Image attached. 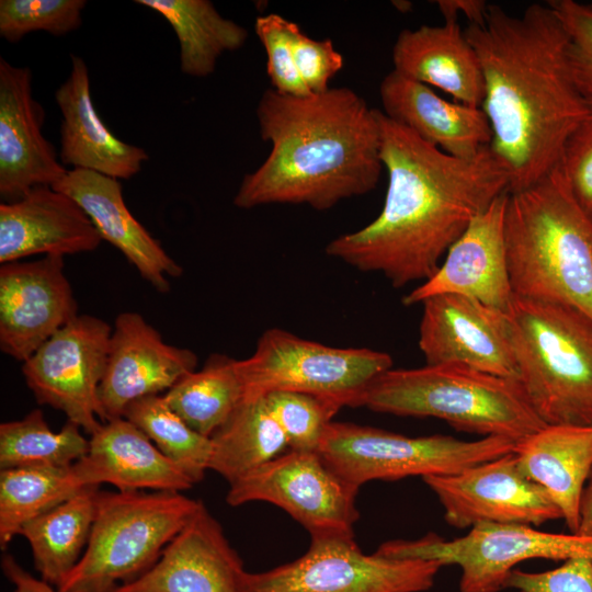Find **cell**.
Segmentation results:
<instances>
[{
	"label": "cell",
	"mask_w": 592,
	"mask_h": 592,
	"mask_svg": "<svg viewBox=\"0 0 592 592\" xmlns=\"http://www.w3.org/2000/svg\"><path fill=\"white\" fill-rule=\"evenodd\" d=\"M358 489L333 473L317 452L287 449L229 485L231 506L272 503L305 527L310 536L351 535L358 520Z\"/></svg>",
	"instance_id": "obj_12"
},
{
	"label": "cell",
	"mask_w": 592,
	"mask_h": 592,
	"mask_svg": "<svg viewBox=\"0 0 592 592\" xmlns=\"http://www.w3.org/2000/svg\"><path fill=\"white\" fill-rule=\"evenodd\" d=\"M569 38V65L577 88L592 109V3L550 0Z\"/></svg>",
	"instance_id": "obj_38"
},
{
	"label": "cell",
	"mask_w": 592,
	"mask_h": 592,
	"mask_svg": "<svg viewBox=\"0 0 592 592\" xmlns=\"http://www.w3.org/2000/svg\"><path fill=\"white\" fill-rule=\"evenodd\" d=\"M392 5L400 12H409L412 8V3L409 1H392Z\"/></svg>",
	"instance_id": "obj_45"
},
{
	"label": "cell",
	"mask_w": 592,
	"mask_h": 592,
	"mask_svg": "<svg viewBox=\"0 0 592 592\" xmlns=\"http://www.w3.org/2000/svg\"><path fill=\"white\" fill-rule=\"evenodd\" d=\"M435 4L444 22H458L464 15L469 24L483 26L486 24L489 5L485 0H437Z\"/></svg>",
	"instance_id": "obj_42"
},
{
	"label": "cell",
	"mask_w": 592,
	"mask_h": 592,
	"mask_svg": "<svg viewBox=\"0 0 592 592\" xmlns=\"http://www.w3.org/2000/svg\"><path fill=\"white\" fill-rule=\"evenodd\" d=\"M505 589L517 592H592V558L567 559L561 566L542 572L514 569Z\"/></svg>",
	"instance_id": "obj_40"
},
{
	"label": "cell",
	"mask_w": 592,
	"mask_h": 592,
	"mask_svg": "<svg viewBox=\"0 0 592 592\" xmlns=\"http://www.w3.org/2000/svg\"><path fill=\"white\" fill-rule=\"evenodd\" d=\"M81 428L67 421L58 432L35 409L24 418L0 424V467L68 468L89 451Z\"/></svg>",
	"instance_id": "obj_33"
},
{
	"label": "cell",
	"mask_w": 592,
	"mask_h": 592,
	"mask_svg": "<svg viewBox=\"0 0 592 592\" xmlns=\"http://www.w3.org/2000/svg\"><path fill=\"white\" fill-rule=\"evenodd\" d=\"M295 22L270 13L255 19L254 31L266 54V73L272 89L285 95L306 96L310 91L304 83L294 56Z\"/></svg>",
	"instance_id": "obj_37"
},
{
	"label": "cell",
	"mask_w": 592,
	"mask_h": 592,
	"mask_svg": "<svg viewBox=\"0 0 592 592\" xmlns=\"http://www.w3.org/2000/svg\"><path fill=\"white\" fill-rule=\"evenodd\" d=\"M202 501L181 492L99 491L90 538L59 592H112L147 572Z\"/></svg>",
	"instance_id": "obj_7"
},
{
	"label": "cell",
	"mask_w": 592,
	"mask_h": 592,
	"mask_svg": "<svg viewBox=\"0 0 592 592\" xmlns=\"http://www.w3.org/2000/svg\"><path fill=\"white\" fill-rule=\"evenodd\" d=\"M443 566L366 555L351 535H315L306 553L261 571H244L240 592H424Z\"/></svg>",
	"instance_id": "obj_11"
},
{
	"label": "cell",
	"mask_w": 592,
	"mask_h": 592,
	"mask_svg": "<svg viewBox=\"0 0 592 592\" xmlns=\"http://www.w3.org/2000/svg\"><path fill=\"white\" fill-rule=\"evenodd\" d=\"M86 5V0H1L0 36L18 43L38 31L66 35L80 27Z\"/></svg>",
	"instance_id": "obj_36"
},
{
	"label": "cell",
	"mask_w": 592,
	"mask_h": 592,
	"mask_svg": "<svg viewBox=\"0 0 592 592\" xmlns=\"http://www.w3.org/2000/svg\"><path fill=\"white\" fill-rule=\"evenodd\" d=\"M53 187L77 202L102 240L118 249L155 289L169 292L167 277L182 275V266L129 212L119 180L91 170L72 169Z\"/></svg>",
	"instance_id": "obj_22"
},
{
	"label": "cell",
	"mask_w": 592,
	"mask_h": 592,
	"mask_svg": "<svg viewBox=\"0 0 592 592\" xmlns=\"http://www.w3.org/2000/svg\"><path fill=\"white\" fill-rule=\"evenodd\" d=\"M84 486L68 468L19 467L0 471V547L4 550L21 528L65 502Z\"/></svg>",
	"instance_id": "obj_32"
},
{
	"label": "cell",
	"mask_w": 592,
	"mask_h": 592,
	"mask_svg": "<svg viewBox=\"0 0 592 592\" xmlns=\"http://www.w3.org/2000/svg\"><path fill=\"white\" fill-rule=\"evenodd\" d=\"M376 554L397 559L433 560L460 569L459 592H500L515 566L531 559L592 558V536L549 533L523 524L481 523L460 537L436 534L419 539H395Z\"/></svg>",
	"instance_id": "obj_9"
},
{
	"label": "cell",
	"mask_w": 592,
	"mask_h": 592,
	"mask_svg": "<svg viewBox=\"0 0 592 592\" xmlns=\"http://www.w3.org/2000/svg\"><path fill=\"white\" fill-rule=\"evenodd\" d=\"M82 486L110 483L118 491L181 492L192 479L125 418L109 420L90 435L88 453L72 465Z\"/></svg>",
	"instance_id": "obj_24"
},
{
	"label": "cell",
	"mask_w": 592,
	"mask_h": 592,
	"mask_svg": "<svg viewBox=\"0 0 592 592\" xmlns=\"http://www.w3.org/2000/svg\"><path fill=\"white\" fill-rule=\"evenodd\" d=\"M244 396L237 360L213 354L200 371L180 378L163 397L196 432L210 437Z\"/></svg>",
	"instance_id": "obj_31"
},
{
	"label": "cell",
	"mask_w": 592,
	"mask_h": 592,
	"mask_svg": "<svg viewBox=\"0 0 592 592\" xmlns=\"http://www.w3.org/2000/svg\"><path fill=\"white\" fill-rule=\"evenodd\" d=\"M378 111L345 87L306 96L264 91L255 114L271 151L243 177L234 205L306 204L326 210L373 191L384 168Z\"/></svg>",
	"instance_id": "obj_3"
},
{
	"label": "cell",
	"mask_w": 592,
	"mask_h": 592,
	"mask_svg": "<svg viewBox=\"0 0 592 592\" xmlns=\"http://www.w3.org/2000/svg\"><path fill=\"white\" fill-rule=\"evenodd\" d=\"M293 49L298 72L312 94L330 89V80L342 69L343 57L330 38L315 39L298 24L293 33Z\"/></svg>",
	"instance_id": "obj_39"
},
{
	"label": "cell",
	"mask_w": 592,
	"mask_h": 592,
	"mask_svg": "<svg viewBox=\"0 0 592 592\" xmlns=\"http://www.w3.org/2000/svg\"><path fill=\"white\" fill-rule=\"evenodd\" d=\"M123 418L143 431L194 483L204 479L212 454L210 437L193 430L168 405L163 395L135 400L127 406Z\"/></svg>",
	"instance_id": "obj_34"
},
{
	"label": "cell",
	"mask_w": 592,
	"mask_h": 592,
	"mask_svg": "<svg viewBox=\"0 0 592 592\" xmlns=\"http://www.w3.org/2000/svg\"><path fill=\"white\" fill-rule=\"evenodd\" d=\"M196 366L197 355L193 351L166 343L141 315L119 314L99 388L105 422L123 418L135 400L168 391Z\"/></svg>",
	"instance_id": "obj_18"
},
{
	"label": "cell",
	"mask_w": 592,
	"mask_h": 592,
	"mask_svg": "<svg viewBox=\"0 0 592 592\" xmlns=\"http://www.w3.org/2000/svg\"><path fill=\"white\" fill-rule=\"evenodd\" d=\"M78 316L64 257L0 267V348L22 363Z\"/></svg>",
	"instance_id": "obj_16"
},
{
	"label": "cell",
	"mask_w": 592,
	"mask_h": 592,
	"mask_svg": "<svg viewBox=\"0 0 592 592\" xmlns=\"http://www.w3.org/2000/svg\"><path fill=\"white\" fill-rule=\"evenodd\" d=\"M559 166L577 201L592 216V112L568 136Z\"/></svg>",
	"instance_id": "obj_41"
},
{
	"label": "cell",
	"mask_w": 592,
	"mask_h": 592,
	"mask_svg": "<svg viewBox=\"0 0 592 592\" xmlns=\"http://www.w3.org/2000/svg\"><path fill=\"white\" fill-rule=\"evenodd\" d=\"M464 33L482 69L489 147L509 193L524 190L559 163L568 136L592 112L571 75L567 32L546 2L520 15L490 4L486 24Z\"/></svg>",
	"instance_id": "obj_2"
},
{
	"label": "cell",
	"mask_w": 592,
	"mask_h": 592,
	"mask_svg": "<svg viewBox=\"0 0 592 592\" xmlns=\"http://www.w3.org/2000/svg\"><path fill=\"white\" fill-rule=\"evenodd\" d=\"M159 13L173 29L184 75L210 76L224 53L240 49L248 30L224 18L209 0H136Z\"/></svg>",
	"instance_id": "obj_30"
},
{
	"label": "cell",
	"mask_w": 592,
	"mask_h": 592,
	"mask_svg": "<svg viewBox=\"0 0 592 592\" xmlns=\"http://www.w3.org/2000/svg\"><path fill=\"white\" fill-rule=\"evenodd\" d=\"M379 96L387 117L451 156L471 159L491 144L492 130L481 107L447 101L395 70L382 80Z\"/></svg>",
	"instance_id": "obj_23"
},
{
	"label": "cell",
	"mask_w": 592,
	"mask_h": 592,
	"mask_svg": "<svg viewBox=\"0 0 592 592\" xmlns=\"http://www.w3.org/2000/svg\"><path fill=\"white\" fill-rule=\"evenodd\" d=\"M513 454L522 473L545 489L569 531L577 533L581 494L592 470V425H544L516 442Z\"/></svg>",
	"instance_id": "obj_27"
},
{
	"label": "cell",
	"mask_w": 592,
	"mask_h": 592,
	"mask_svg": "<svg viewBox=\"0 0 592 592\" xmlns=\"http://www.w3.org/2000/svg\"><path fill=\"white\" fill-rule=\"evenodd\" d=\"M29 67L0 58V197L15 202L32 189L53 186L68 170L43 133L45 111L33 96Z\"/></svg>",
	"instance_id": "obj_17"
},
{
	"label": "cell",
	"mask_w": 592,
	"mask_h": 592,
	"mask_svg": "<svg viewBox=\"0 0 592 592\" xmlns=\"http://www.w3.org/2000/svg\"><path fill=\"white\" fill-rule=\"evenodd\" d=\"M391 367L388 353L329 346L278 328L265 330L254 353L237 360L244 396L288 390L334 399L343 407H354L362 391Z\"/></svg>",
	"instance_id": "obj_10"
},
{
	"label": "cell",
	"mask_w": 592,
	"mask_h": 592,
	"mask_svg": "<svg viewBox=\"0 0 592 592\" xmlns=\"http://www.w3.org/2000/svg\"><path fill=\"white\" fill-rule=\"evenodd\" d=\"M112 331L98 317L78 315L22 364L36 401L64 412L90 435L105 422L99 388Z\"/></svg>",
	"instance_id": "obj_13"
},
{
	"label": "cell",
	"mask_w": 592,
	"mask_h": 592,
	"mask_svg": "<svg viewBox=\"0 0 592 592\" xmlns=\"http://www.w3.org/2000/svg\"><path fill=\"white\" fill-rule=\"evenodd\" d=\"M99 491V486H87L21 528L19 535L27 540L41 579L49 584L58 588L82 557Z\"/></svg>",
	"instance_id": "obj_28"
},
{
	"label": "cell",
	"mask_w": 592,
	"mask_h": 592,
	"mask_svg": "<svg viewBox=\"0 0 592 592\" xmlns=\"http://www.w3.org/2000/svg\"><path fill=\"white\" fill-rule=\"evenodd\" d=\"M577 534L592 536V470L581 494L580 523Z\"/></svg>",
	"instance_id": "obj_44"
},
{
	"label": "cell",
	"mask_w": 592,
	"mask_h": 592,
	"mask_svg": "<svg viewBox=\"0 0 592 592\" xmlns=\"http://www.w3.org/2000/svg\"><path fill=\"white\" fill-rule=\"evenodd\" d=\"M419 348L426 365H459L517 379L505 311L457 294L422 303Z\"/></svg>",
	"instance_id": "obj_15"
},
{
	"label": "cell",
	"mask_w": 592,
	"mask_h": 592,
	"mask_svg": "<svg viewBox=\"0 0 592 592\" xmlns=\"http://www.w3.org/2000/svg\"><path fill=\"white\" fill-rule=\"evenodd\" d=\"M55 101L62 119L60 126L61 163L91 170L117 180L136 175L148 153L141 147L116 137L99 116L90 91L86 61L71 55V70L56 90Z\"/></svg>",
	"instance_id": "obj_25"
},
{
	"label": "cell",
	"mask_w": 592,
	"mask_h": 592,
	"mask_svg": "<svg viewBox=\"0 0 592 592\" xmlns=\"http://www.w3.org/2000/svg\"><path fill=\"white\" fill-rule=\"evenodd\" d=\"M243 561L202 502L159 560L112 592H240Z\"/></svg>",
	"instance_id": "obj_20"
},
{
	"label": "cell",
	"mask_w": 592,
	"mask_h": 592,
	"mask_svg": "<svg viewBox=\"0 0 592 592\" xmlns=\"http://www.w3.org/2000/svg\"><path fill=\"white\" fill-rule=\"evenodd\" d=\"M1 569L14 587V592H59L48 582L32 576L9 554L2 557Z\"/></svg>",
	"instance_id": "obj_43"
},
{
	"label": "cell",
	"mask_w": 592,
	"mask_h": 592,
	"mask_svg": "<svg viewBox=\"0 0 592 592\" xmlns=\"http://www.w3.org/2000/svg\"><path fill=\"white\" fill-rule=\"evenodd\" d=\"M506 316L517 380L546 424L592 425V320L561 304L514 296Z\"/></svg>",
	"instance_id": "obj_6"
},
{
	"label": "cell",
	"mask_w": 592,
	"mask_h": 592,
	"mask_svg": "<svg viewBox=\"0 0 592 592\" xmlns=\"http://www.w3.org/2000/svg\"><path fill=\"white\" fill-rule=\"evenodd\" d=\"M508 194L497 197L470 221L437 271L403 298L405 305L457 294L506 312L514 297L504 237Z\"/></svg>",
	"instance_id": "obj_19"
},
{
	"label": "cell",
	"mask_w": 592,
	"mask_h": 592,
	"mask_svg": "<svg viewBox=\"0 0 592 592\" xmlns=\"http://www.w3.org/2000/svg\"><path fill=\"white\" fill-rule=\"evenodd\" d=\"M422 479L441 503L445 521L456 528L481 523L535 527L562 519L545 489L522 473L513 452L456 474Z\"/></svg>",
	"instance_id": "obj_14"
},
{
	"label": "cell",
	"mask_w": 592,
	"mask_h": 592,
	"mask_svg": "<svg viewBox=\"0 0 592 592\" xmlns=\"http://www.w3.org/2000/svg\"><path fill=\"white\" fill-rule=\"evenodd\" d=\"M354 407L401 417L436 418L458 431L515 443L546 425L517 379L452 364L390 368L362 391Z\"/></svg>",
	"instance_id": "obj_5"
},
{
	"label": "cell",
	"mask_w": 592,
	"mask_h": 592,
	"mask_svg": "<svg viewBox=\"0 0 592 592\" xmlns=\"http://www.w3.org/2000/svg\"><path fill=\"white\" fill-rule=\"evenodd\" d=\"M264 398L295 451L317 452L327 426L343 408L334 399L298 391L275 390Z\"/></svg>",
	"instance_id": "obj_35"
},
{
	"label": "cell",
	"mask_w": 592,
	"mask_h": 592,
	"mask_svg": "<svg viewBox=\"0 0 592 592\" xmlns=\"http://www.w3.org/2000/svg\"><path fill=\"white\" fill-rule=\"evenodd\" d=\"M101 241L79 204L53 186H36L15 202L0 204L1 264L35 254L90 252Z\"/></svg>",
	"instance_id": "obj_21"
},
{
	"label": "cell",
	"mask_w": 592,
	"mask_h": 592,
	"mask_svg": "<svg viewBox=\"0 0 592 592\" xmlns=\"http://www.w3.org/2000/svg\"><path fill=\"white\" fill-rule=\"evenodd\" d=\"M210 441L208 470L229 485L289 449L264 396H243Z\"/></svg>",
	"instance_id": "obj_29"
},
{
	"label": "cell",
	"mask_w": 592,
	"mask_h": 592,
	"mask_svg": "<svg viewBox=\"0 0 592 592\" xmlns=\"http://www.w3.org/2000/svg\"><path fill=\"white\" fill-rule=\"evenodd\" d=\"M504 237L514 296L566 305L592 320V216L559 163L508 194Z\"/></svg>",
	"instance_id": "obj_4"
},
{
	"label": "cell",
	"mask_w": 592,
	"mask_h": 592,
	"mask_svg": "<svg viewBox=\"0 0 592 592\" xmlns=\"http://www.w3.org/2000/svg\"><path fill=\"white\" fill-rule=\"evenodd\" d=\"M378 119L388 174L382 212L363 228L331 240L325 251L403 287L437 271L470 221L509 192V178L489 146L462 159L423 141L380 110Z\"/></svg>",
	"instance_id": "obj_1"
},
{
	"label": "cell",
	"mask_w": 592,
	"mask_h": 592,
	"mask_svg": "<svg viewBox=\"0 0 592 592\" xmlns=\"http://www.w3.org/2000/svg\"><path fill=\"white\" fill-rule=\"evenodd\" d=\"M515 442L500 436L463 441L451 435L407 436L351 422H331L317 453L346 483L456 474L512 453Z\"/></svg>",
	"instance_id": "obj_8"
},
{
	"label": "cell",
	"mask_w": 592,
	"mask_h": 592,
	"mask_svg": "<svg viewBox=\"0 0 592 592\" xmlns=\"http://www.w3.org/2000/svg\"><path fill=\"white\" fill-rule=\"evenodd\" d=\"M391 59L396 72L439 88L455 102L481 107V65L458 22L402 30L392 46Z\"/></svg>",
	"instance_id": "obj_26"
}]
</instances>
